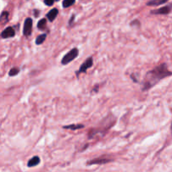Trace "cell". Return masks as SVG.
Returning <instances> with one entry per match:
<instances>
[{"label": "cell", "instance_id": "1", "mask_svg": "<svg viewBox=\"0 0 172 172\" xmlns=\"http://www.w3.org/2000/svg\"><path fill=\"white\" fill-rule=\"evenodd\" d=\"M170 76H171V71L168 69L166 63H163L156 67L154 69L148 71L145 75L142 85L143 91H147L150 89L155 85L157 84L160 80Z\"/></svg>", "mask_w": 172, "mask_h": 172}, {"label": "cell", "instance_id": "2", "mask_svg": "<svg viewBox=\"0 0 172 172\" xmlns=\"http://www.w3.org/2000/svg\"><path fill=\"white\" fill-rule=\"evenodd\" d=\"M78 53H79V51H78V49H77V48L71 49L66 56H63V58L61 60V64L62 65H67V64L71 62L72 60H74L77 57Z\"/></svg>", "mask_w": 172, "mask_h": 172}, {"label": "cell", "instance_id": "3", "mask_svg": "<svg viewBox=\"0 0 172 172\" xmlns=\"http://www.w3.org/2000/svg\"><path fill=\"white\" fill-rule=\"evenodd\" d=\"M32 26H33V21L30 18H27L25 19V24H24V29H23V34L26 37H29L31 35Z\"/></svg>", "mask_w": 172, "mask_h": 172}, {"label": "cell", "instance_id": "4", "mask_svg": "<svg viewBox=\"0 0 172 172\" xmlns=\"http://www.w3.org/2000/svg\"><path fill=\"white\" fill-rule=\"evenodd\" d=\"M92 65H93V59H92V57H89V58H88L87 60H85V62L81 64L80 69L77 72V75L80 73H82V72H87L88 69L92 67Z\"/></svg>", "mask_w": 172, "mask_h": 172}, {"label": "cell", "instance_id": "5", "mask_svg": "<svg viewBox=\"0 0 172 172\" xmlns=\"http://www.w3.org/2000/svg\"><path fill=\"white\" fill-rule=\"evenodd\" d=\"M15 35V29H14V27H8L6 28L4 30L2 31V33L0 34V36L1 38L3 39H8V38H12Z\"/></svg>", "mask_w": 172, "mask_h": 172}, {"label": "cell", "instance_id": "6", "mask_svg": "<svg viewBox=\"0 0 172 172\" xmlns=\"http://www.w3.org/2000/svg\"><path fill=\"white\" fill-rule=\"evenodd\" d=\"M112 161V160L106 157H100V158L93 159L91 160H89L88 162V165H104L107 163Z\"/></svg>", "mask_w": 172, "mask_h": 172}, {"label": "cell", "instance_id": "7", "mask_svg": "<svg viewBox=\"0 0 172 172\" xmlns=\"http://www.w3.org/2000/svg\"><path fill=\"white\" fill-rule=\"evenodd\" d=\"M171 11V8L170 6H165V7L160 8L159 9H155V10H151V14H168L170 13Z\"/></svg>", "mask_w": 172, "mask_h": 172}, {"label": "cell", "instance_id": "8", "mask_svg": "<svg viewBox=\"0 0 172 172\" xmlns=\"http://www.w3.org/2000/svg\"><path fill=\"white\" fill-rule=\"evenodd\" d=\"M57 15H58V9H52L51 10H50L48 12V14H46V17H47V19H49L50 21L53 22L56 19Z\"/></svg>", "mask_w": 172, "mask_h": 172}, {"label": "cell", "instance_id": "9", "mask_svg": "<svg viewBox=\"0 0 172 172\" xmlns=\"http://www.w3.org/2000/svg\"><path fill=\"white\" fill-rule=\"evenodd\" d=\"M40 162V159L38 156H34L33 158L30 159L28 162L29 167H35L36 165H38Z\"/></svg>", "mask_w": 172, "mask_h": 172}, {"label": "cell", "instance_id": "10", "mask_svg": "<svg viewBox=\"0 0 172 172\" xmlns=\"http://www.w3.org/2000/svg\"><path fill=\"white\" fill-rule=\"evenodd\" d=\"M64 129H71V130H77V129H81L84 128L83 124L81 123H77V124H70V125H67V126H64Z\"/></svg>", "mask_w": 172, "mask_h": 172}, {"label": "cell", "instance_id": "11", "mask_svg": "<svg viewBox=\"0 0 172 172\" xmlns=\"http://www.w3.org/2000/svg\"><path fill=\"white\" fill-rule=\"evenodd\" d=\"M46 27H47V21H46V19H41L38 22V24H37V28L39 29L40 30L44 31L46 29Z\"/></svg>", "mask_w": 172, "mask_h": 172}, {"label": "cell", "instance_id": "12", "mask_svg": "<svg viewBox=\"0 0 172 172\" xmlns=\"http://www.w3.org/2000/svg\"><path fill=\"white\" fill-rule=\"evenodd\" d=\"M167 2V0H161V1H159V0H153V1H150L148 2L147 5L148 6H158L160 4H164Z\"/></svg>", "mask_w": 172, "mask_h": 172}, {"label": "cell", "instance_id": "13", "mask_svg": "<svg viewBox=\"0 0 172 172\" xmlns=\"http://www.w3.org/2000/svg\"><path fill=\"white\" fill-rule=\"evenodd\" d=\"M46 37H47V35H46V33L39 35V36L36 38V40H35V44H36V45H41V44H43V43L45 42Z\"/></svg>", "mask_w": 172, "mask_h": 172}, {"label": "cell", "instance_id": "14", "mask_svg": "<svg viewBox=\"0 0 172 172\" xmlns=\"http://www.w3.org/2000/svg\"><path fill=\"white\" fill-rule=\"evenodd\" d=\"M19 67H14V68H12L10 71H9V75L10 76V77H15V76H17L18 74L19 73Z\"/></svg>", "mask_w": 172, "mask_h": 172}, {"label": "cell", "instance_id": "15", "mask_svg": "<svg viewBox=\"0 0 172 172\" xmlns=\"http://www.w3.org/2000/svg\"><path fill=\"white\" fill-rule=\"evenodd\" d=\"M9 18V12H3L0 15V22H7Z\"/></svg>", "mask_w": 172, "mask_h": 172}, {"label": "cell", "instance_id": "16", "mask_svg": "<svg viewBox=\"0 0 172 172\" xmlns=\"http://www.w3.org/2000/svg\"><path fill=\"white\" fill-rule=\"evenodd\" d=\"M76 2L75 1H71V0H66V1H63L62 2V6L63 8H68L71 6V5H73Z\"/></svg>", "mask_w": 172, "mask_h": 172}, {"label": "cell", "instance_id": "17", "mask_svg": "<svg viewBox=\"0 0 172 172\" xmlns=\"http://www.w3.org/2000/svg\"><path fill=\"white\" fill-rule=\"evenodd\" d=\"M44 3H45V4L47 5V6H52L55 2H54V1H51V0H50V1H47V0H46V1H44Z\"/></svg>", "mask_w": 172, "mask_h": 172}, {"label": "cell", "instance_id": "18", "mask_svg": "<svg viewBox=\"0 0 172 172\" xmlns=\"http://www.w3.org/2000/svg\"><path fill=\"white\" fill-rule=\"evenodd\" d=\"M74 18H75V15H72V17L71 18L70 21H69V25H71V24H72V23H73V19H74Z\"/></svg>", "mask_w": 172, "mask_h": 172}]
</instances>
